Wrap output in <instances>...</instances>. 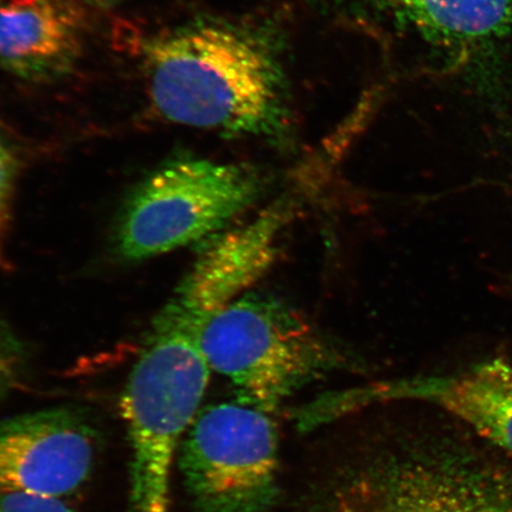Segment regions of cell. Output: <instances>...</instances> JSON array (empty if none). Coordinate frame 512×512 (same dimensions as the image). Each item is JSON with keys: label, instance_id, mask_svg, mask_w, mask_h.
Masks as SVG:
<instances>
[{"label": "cell", "instance_id": "cell-1", "mask_svg": "<svg viewBox=\"0 0 512 512\" xmlns=\"http://www.w3.org/2000/svg\"><path fill=\"white\" fill-rule=\"evenodd\" d=\"M147 93L171 123L278 140L286 136L283 73L260 38L194 21L145 38Z\"/></svg>", "mask_w": 512, "mask_h": 512}, {"label": "cell", "instance_id": "cell-11", "mask_svg": "<svg viewBox=\"0 0 512 512\" xmlns=\"http://www.w3.org/2000/svg\"><path fill=\"white\" fill-rule=\"evenodd\" d=\"M445 42L478 43L512 34V0H376Z\"/></svg>", "mask_w": 512, "mask_h": 512}, {"label": "cell", "instance_id": "cell-9", "mask_svg": "<svg viewBox=\"0 0 512 512\" xmlns=\"http://www.w3.org/2000/svg\"><path fill=\"white\" fill-rule=\"evenodd\" d=\"M415 400L432 403L470 425L490 443L512 456V364L492 360L463 374L370 383L329 395L332 418L376 403Z\"/></svg>", "mask_w": 512, "mask_h": 512}, {"label": "cell", "instance_id": "cell-8", "mask_svg": "<svg viewBox=\"0 0 512 512\" xmlns=\"http://www.w3.org/2000/svg\"><path fill=\"white\" fill-rule=\"evenodd\" d=\"M98 434L73 408L0 421V492L64 498L92 476Z\"/></svg>", "mask_w": 512, "mask_h": 512}, {"label": "cell", "instance_id": "cell-14", "mask_svg": "<svg viewBox=\"0 0 512 512\" xmlns=\"http://www.w3.org/2000/svg\"><path fill=\"white\" fill-rule=\"evenodd\" d=\"M16 357L8 337L0 329V387H3L15 370Z\"/></svg>", "mask_w": 512, "mask_h": 512}, {"label": "cell", "instance_id": "cell-3", "mask_svg": "<svg viewBox=\"0 0 512 512\" xmlns=\"http://www.w3.org/2000/svg\"><path fill=\"white\" fill-rule=\"evenodd\" d=\"M198 344L210 369L238 389L240 401L271 415L305 384L348 362L293 307L252 291L211 318Z\"/></svg>", "mask_w": 512, "mask_h": 512}, {"label": "cell", "instance_id": "cell-6", "mask_svg": "<svg viewBox=\"0 0 512 512\" xmlns=\"http://www.w3.org/2000/svg\"><path fill=\"white\" fill-rule=\"evenodd\" d=\"M326 512H512V484L463 447L421 446L356 471Z\"/></svg>", "mask_w": 512, "mask_h": 512}, {"label": "cell", "instance_id": "cell-13", "mask_svg": "<svg viewBox=\"0 0 512 512\" xmlns=\"http://www.w3.org/2000/svg\"><path fill=\"white\" fill-rule=\"evenodd\" d=\"M0 512H75L62 498L0 492Z\"/></svg>", "mask_w": 512, "mask_h": 512}, {"label": "cell", "instance_id": "cell-7", "mask_svg": "<svg viewBox=\"0 0 512 512\" xmlns=\"http://www.w3.org/2000/svg\"><path fill=\"white\" fill-rule=\"evenodd\" d=\"M294 211L292 198H279L254 219L210 236L163 315L200 337L211 318L273 266Z\"/></svg>", "mask_w": 512, "mask_h": 512}, {"label": "cell", "instance_id": "cell-5", "mask_svg": "<svg viewBox=\"0 0 512 512\" xmlns=\"http://www.w3.org/2000/svg\"><path fill=\"white\" fill-rule=\"evenodd\" d=\"M277 426L248 403L198 412L179 448L185 488L196 512H267L277 495Z\"/></svg>", "mask_w": 512, "mask_h": 512}, {"label": "cell", "instance_id": "cell-15", "mask_svg": "<svg viewBox=\"0 0 512 512\" xmlns=\"http://www.w3.org/2000/svg\"><path fill=\"white\" fill-rule=\"evenodd\" d=\"M78 2L82 5L93 6V8L110 9L125 2V0H78Z\"/></svg>", "mask_w": 512, "mask_h": 512}, {"label": "cell", "instance_id": "cell-10", "mask_svg": "<svg viewBox=\"0 0 512 512\" xmlns=\"http://www.w3.org/2000/svg\"><path fill=\"white\" fill-rule=\"evenodd\" d=\"M81 6L78 0H0V69L30 82L66 78L85 43Z\"/></svg>", "mask_w": 512, "mask_h": 512}, {"label": "cell", "instance_id": "cell-2", "mask_svg": "<svg viewBox=\"0 0 512 512\" xmlns=\"http://www.w3.org/2000/svg\"><path fill=\"white\" fill-rule=\"evenodd\" d=\"M210 371L196 335L156 320L120 405L131 450L130 512H171L172 466Z\"/></svg>", "mask_w": 512, "mask_h": 512}, {"label": "cell", "instance_id": "cell-12", "mask_svg": "<svg viewBox=\"0 0 512 512\" xmlns=\"http://www.w3.org/2000/svg\"><path fill=\"white\" fill-rule=\"evenodd\" d=\"M17 172L18 159L15 152L0 133V266L4 261V240L10 222Z\"/></svg>", "mask_w": 512, "mask_h": 512}, {"label": "cell", "instance_id": "cell-4", "mask_svg": "<svg viewBox=\"0 0 512 512\" xmlns=\"http://www.w3.org/2000/svg\"><path fill=\"white\" fill-rule=\"evenodd\" d=\"M264 172L245 164L179 159L146 178L125 203L115 249L140 261L210 238L270 188Z\"/></svg>", "mask_w": 512, "mask_h": 512}]
</instances>
